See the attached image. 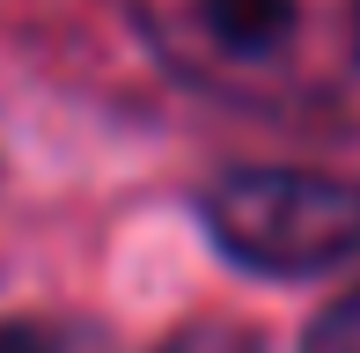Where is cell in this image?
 Returning <instances> with one entry per match:
<instances>
[{
	"label": "cell",
	"instance_id": "6da1fadb",
	"mask_svg": "<svg viewBox=\"0 0 360 353\" xmlns=\"http://www.w3.org/2000/svg\"><path fill=\"white\" fill-rule=\"evenodd\" d=\"M162 74L250 118H316L360 82V0H125Z\"/></svg>",
	"mask_w": 360,
	"mask_h": 353
},
{
	"label": "cell",
	"instance_id": "7a4b0ae2",
	"mask_svg": "<svg viewBox=\"0 0 360 353\" xmlns=\"http://www.w3.org/2000/svg\"><path fill=\"white\" fill-rule=\"evenodd\" d=\"M199 221L214 250L265 280H309L360 258V176L338 169H221L199 191Z\"/></svg>",
	"mask_w": 360,
	"mask_h": 353
},
{
	"label": "cell",
	"instance_id": "3957f363",
	"mask_svg": "<svg viewBox=\"0 0 360 353\" xmlns=\"http://www.w3.org/2000/svg\"><path fill=\"white\" fill-rule=\"evenodd\" d=\"M0 353H110V339L74 316H0Z\"/></svg>",
	"mask_w": 360,
	"mask_h": 353
},
{
	"label": "cell",
	"instance_id": "277c9868",
	"mask_svg": "<svg viewBox=\"0 0 360 353\" xmlns=\"http://www.w3.org/2000/svg\"><path fill=\"white\" fill-rule=\"evenodd\" d=\"M302 353H360V287H346V295L309 324Z\"/></svg>",
	"mask_w": 360,
	"mask_h": 353
},
{
	"label": "cell",
	"instance_id": "5b68a950",
	"mask_svg": "<svg viewBox=\"0 0 360 353\" xmlns=\"http://www.w3.org/2000/svg\"><path fill=\"white\" fill-rule=\"evenodd\" d=\"M162 353H265V339L243 331V324H191V331H176Z\"/></svg>",
	"mask_w": 360,
	"mask_h": 353
}]
</instances>
